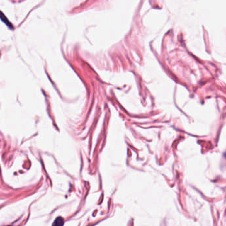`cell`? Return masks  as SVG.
Returning <instances> with one entry per match:
<instances>
[{"label":"cell","mask_w":226,"mask_h":226,"mask_svg":"<svg viewBox=\"0 0 226 226\" xmlns=\"http://www.w3.org/2000/svg\"><path fill=\"white\" fill-rule=\"evenodd\" d=\"M63 223H64V220H63L62 217H59L55 220V222L52 223V225H63Z\"/></svg>","instance_id":"cell-1"}]
</instances>
